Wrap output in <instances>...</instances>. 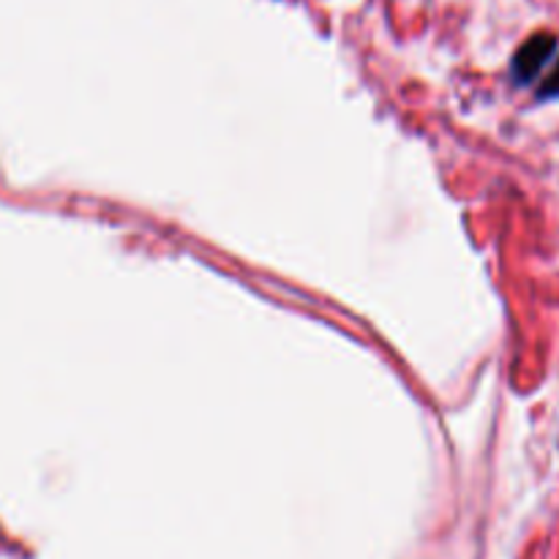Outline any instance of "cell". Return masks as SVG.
Returning a JSON list of instances; mask_svg holds the SVG:
<instances>
[{
  "mask_svg": "<svg viewBox=\"0 0 559 559\" xmlns=\"http://www.w3.org/2000/svg\"><path fill=\"white\" fill-rule=\"evenodd\" d=\"M557 52V38L551 33H538V36L527 38L513 55V80L519 85H530L540 76L544 66L555 58Z\"/></svg>",
  "mask_w": 559,
  "mask_h": 559,
  "instance_id": "6da1fadb",
  "label": "cell"
},
{
  "mask_svg": "<svg viewBox=\"0 0 559 559\" xmlns=\"http://www.w3.org/2000/svg\"><path fill=\"white\" fill-rule=\"evenodd\" d=\"M540 98H559V60L549 76L544 80V87H540Z\"/></svg>",
  "mask_w": 559,
  "mask_h": 559,
  "instance_id": "7a4b0ae2",
  "label": "cell"
}]
</instances>
